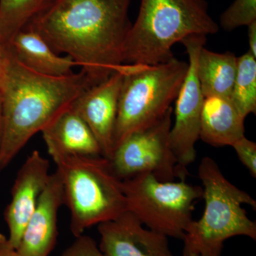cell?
I'll return each instance as SVG.
<instances>
[{"label": "cell", "instance_id": "8", "mask_svg": "<svg viewBox=\"0 0 256 256\" xmlns=\"http://www.w3.org/2000/svg\"><path fill=\"white\" fill-rule=\"evenodd\" d=\"M173 108L151 127L134 133L114 149L110 162L121 180L141 174H152L160 181L186 178L178 168L170 144Z\"/></svg>", "mask_w": 256, "mask_h": 256}, {"label": "cell", "instance_id": "18", "mask_svg": "<svg viewBox=\"0 0 256 256\" xmlns=\"http://www.w3.org/2000/svg\"><path fill=\"white\" fill-rule=\"evenodd\" d=\"M50 3V0H0V38L5 46Z\"/></svg>", "mask_w": 256, "mask_h": 256}, {"label": "cell", "instance_id": "2", "mask_svg": "<svg viewBox=\"0 0 256 256\" xmlns=\"http://www.w3.org/2000/svg\"><path fill=\"white\" fill-rule=\"evenodd\" d=\"M94 86L82 69L63 77L32 72L5 46L0 76L3 118L0 173L35 134L42 132L57 114Z\"/></svg>", "mask_w": 256, "mask_h": 256}, {"label": "cell", "instance_id": "11", "mask_svg": "<svg viewBox=\"0 0 256 256\" xmlns=\"http://www.w3.org/2000/svg\"><path fill=\"white\" fill-rule=\"evenodd\" d=\"M50 169V161L38 150H34L16 174L12 188L11 202L4 212L5 220L9 228L8 240L16 249L48 183Z\"/></svg>", "mask_w": 256, "mask_h": 256}, {"label": "cell", "instance_id": "23", "mask_svg": "<svg viewBox=\"0 0 256 256\" xmlns=\"http://www.w3.org/2000/svg\"><path fill=\"white\" fill-rule=\"evenodd\" d=\"M0 256H21L2 234H0Z\"/></svg>", "mask_w": 256, "mask_h": 256}, {"label": "cell", "instance_id": "14", "mask_svg": "<svg viewBox=\"0 0 256 256\" xmlns=\"http://www.w3.org/2000/svg\"><path fill=\"white\" fill-rule=\"evenodd\" d=\"M20 64L32 72L52 77H63L74 73L79 66L68 56H60L54 52L40 34L26 26L6 46Z\"/></svg>", "mask_w": 256, "mask_h": 256}, {"label": "cell", "instance_id": "22", "mask_svg": "<svg viewBox=\"0 0 256 256\" xmlns=\"http://www.w3.org/2000/svg\"><path fill=\"white\" fill-rule=\"evenodd\" d=\"M62 256H102L100 248L92 237L82 234L66 249Z\"/></svg>", "mask_w": 256, "mask_h": 256}, {"label": "cell", "instance_id": "7", "mask_svg": "<svg viewBox=\"0 0 256 256\" xmlns=\"http://www.w3.org/2000/svg\"><path fill=\"white\" fill-rule=\"evenodd\" d=\"M127 210L146 228L168 237L182 240L192 223L197 200L203 188L186 182L160 181L152 174L122 180Z\"/></svg>", "mask_w": 256, "mask_h": 256}, {"label": "cell", "instance_id": "10", "mask_svg": "<svg viewBox=\"0 0 256 256\" xmlns=\"http://www.w3.org/2000/svg\"><path fill=\"white\" fill-rule=\"evenodd\" d=\"M118 70L104 82L89 88L73 101L70 107L86 124L100 146L102 156L110 160L120 92L124 70Z\"/></svg>", "mask_w": 256, "mask_h": 256}, {"label": "cell", "instance_id": "5", "mask_svg": "<svg viewBox=\"0 0 256 256\" xmlns=\"http://www.w3.org/2000/svg\"><path fill=\"white\" fill-rule=\"evenodd\" d=\"M205 208L198 220H192L183 236L184 256H220L224 244L235 236L256 240V224L242 204L256 208V202L224 176L214 160L205 156L198 166Z\"/></svg>", "mask_w": 256, "mask_h": 256}, {"label": "cell", "instance_id": "25", "mask_svg": "<svg viewBox=\"0 0 256 256\" xmlns=\"http://www.w3.org/2000/svg\"><path fill=\"white\" fill-rule=\"evenodd\" d=\"M5 55V46L3 44L1 38H0V76L2 70L3 63H4Z\"/></svg>", "mask_w": 256, "mask_h": 256}, {"label": "cell", "instance_id": "21", "mask_svg": "<svg viewBox=\"0 0 256 256\" xmlns=\"http://www.w3.org/2000/svg\"><path fill=\"white\" fill-rule=\"evenodd\" d=\"M239 160L250 172L254 178H256V143L244 137L236 141L233 146Z\"/></svg>", "mask_w": 256, "mask_h": 256}, {"label": "cell", "instance_id": "6", "mask_svg": "<svg viewBox=\"0 0 256 256\" xmlns=\"http://www.w3.org/2000/svg\"><path fill=\"white\" fill-rule=\"evenodd\" d=\"M188 66L175 57L156 65L128 64L120 92L114 150L126 138L151 127L169 110Z\"/></svg>", "mask_w": 256, "mask_h": 256}, {"label": "cell", "instance_id": "26", "mask_svg": "<svg viewBox=\"0 0 256 256\" xmlns=\"http://www.w3.org/2000/svg\"><path fill=\"white\" fill-rule=\"evenodd\" d=\"M3 132V118H2V100L0 97V148H1Z\"/></svg>", "mask_w": 256, "mask_h": 256}, {"label": "cell", "instance_id": "27", "mask_svg": "<svg viewBox=\"0 0 256 256\" xmlns=\"http://www.w3.org/2000/svg\"><path fill=\"white\" fill-rule=\"evenodd\" d=\"M188 256H204L198 255V254H190V255H188Z\"/></svg>", "mask_w": 256, "mask_h": 256}, {"label": "cell", "instance_id": "28", "mask_svg": "<svg viewBox=\"0 0 256 256\" xmlns=\"http://www.w3.org/2000/svg\"><path fill=\"white\" fill-rule=\"evenodd\" d=\"M53 1H54V0H50V3H48V4H50V3L52 2H53Z\"/></svg>", "mask_w": 256, "mask_h": 256}, {"label": "cell", "instance_id": "4", "mask_svg": "<svg viewBox=\"0 0 256 256\" xmlns=\"http://www.w3.org/2000/svg\"><path fill=\"white\" fill-rule=\"evenodd\" d=\"M220 26L206 0H141L124 47V64L156 65L174 58L172 48L192 35H213Z\"/></svg>", "mask_w": 256, "mask_h": 256}, {"label": "cell", "instance_id": "15", "mask_svg": "<svg viewBox=\"0 0 256 256\" xmlns=\"http://www.w3.org/2000/svg\"><path fill=\"white\" fill-rule=\"evenodd\" d=\"M244 120L230 98H204L200 139L212 146H232L245 137Z\"/></svg>", "mask_w": 256, "mask_h": 256}, {"label": "cell", "instance_id": "24", "mask_svg": "<svg viewBox=\"0 0 256 256\" xmlns=\"http://www.w3.org/2000/svg\"><path fill=\"white\" fill-rule=\"evenodd\" d=\"M248 38L250 54L256 58V21L248 25Z\"/></svg>", "mask_w": 256, "mask_h": 256}, {"label": "cell", "instance_id": "3", "mask_svg": "<svg viewBox=\"0 0 256 256\" xmlns=\"http://www.w3.org/2000/svg\"><path fill=\"white\" fill-rule=\"evenodd\" d=\"M45 144L62 178L64 204L70 212L74 236L127 212L122 180L114 172L110 160L68 154L50 143Z\"/></svg>", "mask_w": 256, "mask_h": 256}, {"label": "cell", "instance_id": "20", "mask_svg": "<svg viewBox=\"0 0 256 256\" xmlns=\"http://www.w3.org/2000/svg\"><path fill=\"white\" fill-rule=\"evenodd\" d=\"M256 21V0H234L220 15V26L224 30L232 31Z\"/></svg>", "mask_w": 256, "mask_h": 256}, {"label": "cell", "instance_id": "13", "mask_svg": "<svg viewBox=\"0 0 256 256\" xmlns=\"http://www.w3.org/2000/svg\"><path fill=\"white\" fill-rule=\"evenodd\" d=\"M64 205L62 178L56 171L50 174L34 212L28 220L16 250L21 256H48L55 246L57 220Z\"/></svg>", "mask_w": 256, "mask_h": 256}, {"label": "cell", "instance_id": "19", "mask_svg": "<svg viewBox=\"0 0 256 256\" xmlns=\"http://www.w3.org/2000/svg\"><path fill=\"white\" fill-rule=\"evenodd\" d=\"M230 100L246 119L256 112V58L248 52L237 57L236 75Z\"/></svg>", "mask_w": 256, "mask_h": 256}, {"label": "cell", "instance_id": "17", "mask_svg": "<svg viewBox=\"0 0 256 256\" xmlns=\"http://www.w3.org/2000/svg\"><path fill=\"white\" fill-rule=\"evenodd\" d=\"M236 68L234 53H216L203 47L197 60V76L204 97L230 98Z\"/></svg>", "mask_w": 256, "mask_h": 256}, {"label": "cell", "instance_id": "12", "mask_svg": "<svg viewBox=\"0 0 256 256\" xmlns=\"http://www.w3.org/2000/svg\"><path fill=\"white\" fill-rule=\"evenodd\" d=\"M102 256H174L168 237L146 228L126 212L118 218L98 225Z\"/></svg>", "mask_w": 256, "mask_h": 256}, {"label": "cell", "instance_id": "1", "mask_svg": "<svg viewBox=\"0 0 256 256\" xmlns=\"http://www.w3.org/2000/svg\"><path fill=\"white\" fill-rule=\"evenodd\" d=\"M131 0H54L26 26L54 52L72 57L95 85L126 66Z\"/></svg>", "mask_w": 256, "mask_h": 256}, {"label": "cell", "instance_id": "16", "mask_svg": "<svg viewBox=\"0 0 256 256\" xmlns=\"http://www.w3.org/2000/svg\"><path fill=\"white\" fill-rule=\"evenodd\" d=\"M45 143L70 154L102 156L98 143L90 128L72 108L57 114L42 131Z\"/></svg>", "mask_w": 256, "mask_h": 256}, {"label": "cell", "instance_id": "9", "mask_svg": "<svg viewBox=\"0 0 256 256\" xmlns=\"http://www.w3.org/2000/svg\"><path fill=\"white\" fill-rule=\"evenodd\" d=\"M207 36L192 35L182 41L188 56V70L176 100L173 112L174 122L170 133V144L178 168L188 174L186 166L196 159V143L200 139L204 97L198 76L197 60Z\"/></svg>", "mask_w": 256, "mask_h": 256}]
</instances>
